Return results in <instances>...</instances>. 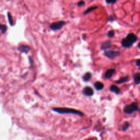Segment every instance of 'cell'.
Wrapping results in <instances>:
<instances>
[{"label":"cell","instance_id":"obj_19","mask_svg":"<svg viewBox=\"0 0 140 140\" xmlns=\"http://www.w3.org/2000/svg\"><path fill=\"white\" fill-rule=\"evenodd\" d=\"M115 35V32L113 30H110L109 31L108 33H107V36L108 37H110V38H112L113 37H114Z\"/></svg>","mask_w":140,"mask_h":140},{"label":"cell","instance_id":"obj_23","mask_svg":"<svg viewBox=\"0 0 140 140\" xmlns=\"http://www.w3.org/2000/svg\"><path fill=\"white\" fill-rule=\"evenodd\" d=\"M138 48H139V49H140V42L139 43V44H138Z\"/></svg>","mask_w":140,"mask_h":140},{"label":"cell","instance_id":"obj_9","mask_svg":"<svg viewBox=\"0 0 140 140\" xmlns=\"http://www.w3.org/2000/svg\"><path fill=\"white\" fill-rule=\"evenodd\" d=\"M111 46V42L110 41H106L101 45V48L102 50H107Z\"/></svg>","mask_w":140,"mask_h":140},{"label":"cell","instance_id":"obj_11","mask_svg":"<svg viewBox=\"0 0 140 140\" xmlns=\"http://www.w3.org/2000/svg\"><path fill=\"white\" fill-rule=\"evenodd\" d=\"M94 86L97 90H101L104 88V85L100 82H96L94 84Z\"/></svg>","mask_w":140,"mask_h":140},{"label":"cell","instance_id":"obj_1","mask_svg":"<svg viewBox=\"0 0 140 140\" xmlns=\"http://www.w3.org/2000/svg\"><path fill=\"white\" fill-rule=\"evenodd\" d=\"M137 40V36L134 33H129L127 36L122 41V45L124 48L131 47Z\"/></svg>","mask_w":140,"mask_h":140},{"label":"cell","instance_id":"obj_13","mask_svg":"<svg viewBox=\"0 0 140 140\" xmlns=\"http://www.w3.org/2000/svg\"><path fill=\"white\" fill-rule=\"evenodd\" d=\"M134 80L136 84L140 83V73H136L134 75Z\"/></svg>","mask_w":140,"mask_h":140},{"label":"cell","instance_id":"obj_16","mask_svg":"<svg viewBox=\"0 0 140 140\" xmlns=\"http://www.w3.org/2000/svg\"><path fill=\"white\" fill-rule=\"evenodd\" d=\"M97 8H98V7L97 6L91 7H90V8H89L87 9H86V11L84 12V14H87L89 13L90 12L95 10V9H96Z\"/></svg>","mask_w":140,"mask_h":140},{"label":"cell","instance_id":"obj_18","mask_svg":"<svg viewBox=\"0 0 140 140\" xmlns=\"http://www.w3.org/2000/svg\"><path fill=\"white\" fill-rule=\"evenodd\" d=\"M130 127V124L128 122H125L123 125V126H122V130H123V131H126V130L129 128Z\"/></svg>","mask_w":140,"mask_h":140},{"label":"cell","instance_id":"obj_3","mask_svg":"<svg viewBox=\"0 0 140 140\" xmlns=\"http://www.w3.org/2000/svg\"><path fill=\"white\" fill-rule=\"evenodd\" d=\"M139 110L138 105L136 102H132L131 104L125 106L123 111L125 113L130 114Z\"/></svg>","mask_w":140,"mask_h":140},{"label":"cell","instance_id":"obj_17","mask_svg":"<svg viewBox=\"0 0 140 140\" xmlns=\"http://www.w3.org/2000/svg\"><path fill=\"white\" fill-rule=\"evenodd\" d=\"M7 16H8V19L9 24H10L11 26H13V18H12V16L11 14V13L8 12L7 13Z\"/></svg>","mask_w":140,"mask_h":140},{"label":"cell","instance_id":"obj_8","mask_svg":"<svg viewBox=\"0 0 140 140\" xmlns=\"http://www.w3.org/2000/svg\"><path fill=\"white\" fill-rule=\"evenodd\" d=\"M115 72L114 69H109L106 72L105 74V77L106 79H109L113 76L114 73Z\"/></svg>","mask_w":140,"mask_h":140},{"label":"cell","instance_id":"obj_6","mask_svg":"<svg viewBox=\"0 0 140 140\" xmlns=\"http://www.w3.org/2000/svg\"><path fill=\"white\" fill-rule=\"evenodd\" d=\"M83 93L85 96H91L94 94V90L89 86H86L83 90Z\"/></svg>","mask_w":140,"mask_h":140},{"label":"cell","instance_id":"obj_4","mask_svg":"<svg viewBox=\"0 0 140 140\" xmlns=\"http://www.w3.org/2000/svg\"><path fill=\"white\" fill-rule=\"evenodd\" d=\"M65 24V22L64 21H59L57 22L53 23L50 24V28L52 30H59L63 27V26Z\"/></svg>","mask_w":140,"mask_h":140},{"label":"cell","instance_id":"obj_22","mask_svg":"<svg viewBox=\"0 0 140 140\" xmlns=\"http://www.w3.org/2000/svg\"><path fill=\"white\" fill-rule=\"evenodd\" d=\"M136 65L140 69V59H138L136 60Z\"/></svg>","mask_w":140,"mask_h":140},{"label":"cell","instance_id":"obj_2","mask_svg":"<svg viewBox=\"0 0 140 140\" xmlns=\"http://www.w3.org/2000/svg\"><path fill=\"white\" fill-rule=\"evenodd\" d=\"M55 112L61 114H73L78 115L80 117H83L84 114L78 110L70 108H55L53 109Z\"/></svg>","mask_w":140,"mask_h":140},{"label":"cell","instance_id":"obj_21","mask_svg":"<svg viewBox=\"0 0 140 140\" xmlns=\"http://www.w3.org/2000/svg\"><path fill=\"white\" fill-rule=\"evenodd\" d=\"M84 3H85L84 1H82V0H81V1H80L78 3H77V6H79V7H80V6H83L84 4Z\"/></svg>","mask_w":140,"mask_h":140},{"label":"cell","instance_id":"obj_10","mask_svg":"<svg viewBox=\"0 0 140 140\" xmlns=\"http://www.w3.org/2000/svg\"><path fill=\"white\" fill-rule=\"evenodd\" d=\"M129 80V76H124L120 78L118 80L115 81V83H117V84H122L123 83H125V82H127Z\"/></svg>","mask_w":140,"mask_h":140},{"label":"cell","instance_id":"obj_20","mask_svg":"<svg viewBox=\"0 0 140 140\" xmlns=\"http://www.w3.org/2000/svg\"><path fill=\"white\" fill-rule=\"evenodd\" d=\"M106 1L108 4H113L117 1V0H106Z\"/></svg>","mask_w":140,"mask_h":140},{"label":"cell","instance_id":"obj_24","mask_svg":"<svg viewBox=\"0 0 140 140\" xmlns=\"http://www.w3.org/2000/svg\"><path fill=\"white\" fill-rule=\"evenodd\" d=\"M86 140H94L93 138H90V139H86Z\"/></svg>","mask_w":140,"mask_h":140},{"label":"cell","instance_id":"obj_12","mask_svg":"<svg viewBox=\"0 0 140 140\" xmlns=\"http://www.w3.org/2000/svg\"><path fill=\"white\" fill-rule=\"evenodd\" d=\"M110 90L115 94H119L120 93V89L117 86L115 85H112L110 86L109 88Z\"/></svg>","mask_w":140,"mask_h":140},{"label":"cell","instance_id":"obj_15","mask_svg":"<svg viewBox=\"0 0 140 140\" xmlns=\"http://www.w3.org/2000/svg\"><path fill=\"white\" fill-rule=\"evenodd\" d=\"M7 30V27L6 25H3V24L0 23V30L2 31V33H6Z\"/></svg>","mask_w":140,"mask_h":140},{"label":"cell","instance_id":"obj_5","mask_svg":"<svg viewBox=\"0 0 140 140\" xmlns=\"http://www.w3.org/2000/svg\"><path fill=\"white\" fill-rule=\"evenodd\" d=\"M104 55L110 59H114L115 57L120 55V52L113 50H106L104 53Z\"/></svg>","mask_w":140,"mask_h":140},{"label":"cell","instance_id":"obj_7","mask_svg":"<svg viewBox=\"0 0 140 140\" xmlns=\"http://www.w3.org/2000/svg\"><path fill=\"white\" fill-rule=\"evenodd\" d=\"M18 49L19 51H20V52L27 53L30 50V47L27 45H22L18 47Z\"/></svg>","mask_w":140,"mask_h":140},{"label":"cell","instance_id":"obj_14","mask_svg":"<svg viewBox=\"0 0 140 140\" xmlns=\"http://www.w3.org/2000/svg\"><path fill=\"white\" fill-rule=\"evenodd\" d=\"M91 77H92V75H91L90 72H86V73H85L84 76H83V79L85 82H88L91 79Z\"/></svg>","mask_w":140,"mask_h":140}]
</instances>
